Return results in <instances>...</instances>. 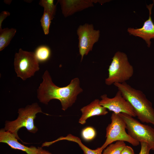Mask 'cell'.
Returning <instances> with one entry per match:
<instances>
[{"mask_svg": "<svg viewBox=\"0 0 154 154\" xmlns=\"http://www.w3.org/2000/svg\"><path fill=\"white\" fill-rule=\"evenodd\" d=\"M52 20L49 14L46 11H44L40 22L44 33L46 35H48L49 33L50 26Z\"/></svg>", "mask_w": 154, "mask_h": 154, "instance_id": "19", "label": "cell"}, {"mask_svg": "<svg viewBox=\"0 0 154 154\" xmlns=\"http://www.w3.org/2000/svg\"><path fill=\"white\" fill-rule=\"evenodd\" d=\"M38 113L46 114L42 112L41 107L37 103L19 108L17 118L14 121H6L4 129L14 134L18 140H21L17 133L21 128L25 127L29 132L33 133H35L38 131V128L34 124V120L36 114Z\"/></svg>", "mask_w": 154, "mask_h": 154, "instance_id": "3", "label": "cell"}, {"mask_svg": "<svg viewBox=\"0 0 154 154\" xmlns=\"http://www.w3.org/2000/svg\"><path fill=\"white\" fill-rule=\"evenodd\" d=\"M100 104L116 114L123 113L132 117L136 116L134 109L129 102L123 96L121 92L118 90L115 96L110 98L106 94L102 95Z\"/></svg>", "mask_w": 154, "mask_h": 154, "instance_id": "9", "label": "cell"}, {"mask_svg": "<svg viewBox=\"0 0 154 154\" xmlns=\"http://www.w3.org/2000/svg\"><path fill=\"white\" fill-rule=\"evenodd\" d=\"M17 31L14 28H5L0 29V51L3 50L9 44Z\"/></svg>", "mask_w": 154, "mask_h": 154, "instance_id": "15", "label": "cell"}, {"mask_svg": "<svg viewBox=\"0 0 154 154\" xmlns=\"http://www.w3.org/2000/svg\"><path fill=\"white\" fill-rule=\"evenodd\" d=\"M5 1H4V2L5 3L7 4H10L11 3V1L10 0H6Z\"/></svg>", "mask_w": 154, "mask_h": 154, "instance_id": "25", "label": "cell"}, {"mask_svg": "<svg viewBox=\"0 0 154 154\" xmlns=\"http://www.w3.org/2000/svg\"><path fill=\"white\" fill-rule=\"evenodd\" d=\"M125 122L128 134L140 143H147L151 150H154V129L151 126L141 123L126 114H119Z\"/></svg>", "mask_w": 154, "mask_h": 154, "instance_id": "6", "label": "cell"}, {"mask_svg": "<svg viewBox=\"0 0 154 154\" xmlns=\"http://www.w3.org/2000/svg\"><path fill=\"white\" fill-rule=\"evenodd\" d=\"M153 3L147 5V7L149 11V19L145 21L142 27L140 28L134 29L129 28L127 32L131 35L138 37L144 40L147 44L148 47L151 46V39L154 38V24L151 18V10Z\"/></svg>", "mask_w": 154, "mask_h": 154, "instance_id": "10", "label": "cell"}, {"mask_svg": "<svg viewBox=\"0 0 154 154\" xmlns=\"http://www.w3.org/2000/svg\"><path fill=\"white\" fill-rule=\"evenodd\" d=\"M96 135L94 129L91 127H88L84 128L81 132L82 136L85 140L90 141L94 139Z\"/></svg>", "mask_w": 154, "mask_h": 154, "instance_id": "20", "label": "cell"}, {"mask_svg": "<svg viewBox=\"0 0 154 154\" xmlns=\"http://www.w3.org/2000/svg\"><path fill=\"white\" fill-rule=\"evenodd\" d=\"M39 62H44L50 58L51 51L50 48L45 46H41L37 47L34 52Z\"/></svg>", "mask_w": 154, "mask_h": 154, "instance_id": "17", "label": "cell"}, {"mask_svg": "<svg viewBox=\"0 0 154 154\" xmlns=\"http://www.w3.org/2000/svg\"><path fill=\"white\" fill-rule=\"evenodd\" d=\"M10 15V13L7 11L1 12L0 14V29H2V24L3 20Z\"/></svg>", "mask_w": 154, "mask_h": 154, "instance_id": "22", "label": "cell"}, {"mask_svg": "<svg viewBox=\"0 0 154 154\" xmlns=\"http://www.w3.org/2000/svg\"><path fill=\"white\" fill-rule=\"evenodd\" d=\"M82 115L78 122L84 124L89 118L95 116L105 115L108 113L107 109L100 104V100L96 99L90 104L80 109Z\"/></svg>", "mask_w": 154, "mask_h": 154, "instance_id": "13", "label": "cell"}, {"mask_svg": "<svg viewBox=\"0 0 154 154\" xmlns=\"http://www.w3.org/2000/svg\"><path fill=\"white\" fill-rule=\"evenodd\" d=\"M114 84L131 104L137 118L142 123L154 125V109L151 103L143 92L132 87L126 82Z\"/></svg>", "mask_w": 154, "mask_h": 154, "instance_id": "2", "label": "cell"}, {"mask_svg": "<svg viewBox=\"0 0 154 154\" xmlns=\"http://www.w3.org/2000/svg\"><path fill=\"white\" fill-rule=\"evenodd\" d=\"M67 140L77 143L83 151L84 154H102L103 150L101 147L92 150L84 145L80 138L71 134H69L66 137H60L55 140L56 142L61 140Z\"/></svg>", "mask_w": 154, "mask_h": 154, "instance_id": "14", "label": "cell"}, {"mask_svg": "<svg viewBox=\"0 0 154 154\" xmlns=\"http://www.w3.org/2000/svg\"><path fill=\"white\" fill-rule=\"evenodd\" d=\"M0 142L6 143L11 148L25 151L27 154H38L37 148L33 146L28 147L21 144L14 134L4 128L0 130Z\"/></svg>", "mask_w": 154, "mask_h": 154, "instance_id": "12", "label": "cell"}, {"mask_svg": "<svg viewBox=\"0 0 154 154\" xmlns=\"http://www.w3.org/2000/svg\"><path fill=\"white\" fill-rule=\"evenodd\" d=\"M42 81L37 90V98L39 101L48 104L53 99L59 100L62 109L65 111L75 102L78 96L83 92L80 87V81L78 78L72 80L66 86L60 87L53 82L51 77L47 70L42 75Z\"/></svg>", "mask_w": 154, "mask_h": 154, "instance_id": "1", "label": "cell"}, {"mask_svg": "<svg viewBox=\"0 0 154 154\" xmlns=\"http://www.w3.org/2000/svg\"><path fill=\"white\" fill-rule=\"evenodd\" d=\"M39 62L34 52L19 49L15 54L14 62L17 76L25 80L33 76L39 70Z\"/></svg>", "mask_w": 154, "mask_h": 154, "instance_id": "7", "label": "cell"}, {"mask_svg": "<svg viewBox=\"0 0 154 154\" xmlns=\"http://www.w3.org/2000/svg\"><path fill=\"white\" fill-rule=\"evenodd\" d=\"M111 119V123L106 129V141L101 147L103 150L110 144L117 141H126L135 146L139 145V142L132 138L126 131V123L119 114L113 112Z\"/></svg>", "mask_w": 154, "mask_h": 154, "instance_id": "5", "label": "cell"}, {"mask_svg": "<svg viewBox=\"0 0 154 154\" xmlns=\"http://www.w3.org/2000/svg\"><path fill=\"white\" fill-rule=\"evenodd\" d=\"M105 83L108 86L125 82L133 76L134 69L125 53L118 51L114 54L108 69Z\"/></svg>", "mask_w": 154, "mask_h": 154, "instance_id": "4", "label": "cell"}, {"mask_svg": "<svg viewBox=\"0 0 154 154\" xmlns=\"http://www.w3.org/2000/svg\"><path fill=\"white\" fill-rule=\"evenodd\" d=\"M140 143L141 147L139 154H149L151 149L147 143L144 142H140Z\"/></svg>", "mask_w": 154, "mask_h": 154, "instance_id": "21", "label": "cell"}, {"mask_svg": "<svg viewBox=\"0 0 154 154\" xmlns=\"http://www.w3.org/2000/svg\"><path fill=\"white\" fill-rule=\"evenodd\" d=\"M58 2L65 17L94 5L93 0H59Z\"/></svg>", "mask_w": 154, "mask_h": 154, "instance_id": "11", "label": "cell"}, {"mask_svg": "<svg viewBox=\"0 0 154 154\" xmlns=\"http://www.w3.org/2000/svg\"><path fill=\"white\" fill-rule=\"evenodd\" d=\"M78 36L79 52L82 61L84 55L92 50L94 44L98 40L100 31L94 29L92 24L80 25L77 30Z\"/></svg>", "mask_w": 154, "mask_h": 154, "instance_id": "8", "label": "cell"}, {"mask_svg": "<svg viewBox=\"0 0 154 154\" xmlns=\"http://www.w3.org/2000/svg\"><path fill=\"white\" fill-rule=\"evenodd\" d=\"M121 154H135V153L131 147L126 145L122 150Z\"/></svg>", "mask_w": 154, "mask_h": 154, "instance_id": "23", "label": "cell"}, {"mask_svg": "<svg viewBox=\"0 0 154 154\" xmlns=\"http://www.w3.org/2000/svg\"><path fill=\"white\" fill-rule=\"evenodd\" d=\"M39 4L44 8V11L47 12L50 15L52 19L54 18L55 15L56 5L54 3L53 0H41Z\"/></svg>", "mask_w": 154, "mask_h": 154, "instance_id": "18", "label": "cell"}, {"mask_svg": "<svg viewBox=\"0 0 154 154\" xmlns=\"http://www.w3.org/2000/svg\"><path fill=\"white\" fill-rule=\"evenodd\" d=\"M126 145L124 141H117L115 143H111L107 147L102 154H121Z\"/></svg>", "mask_w": 154, "mask_h": 154, "instance_id": "16", "label": "cell"}, {"mask_svg": "<svg viewBox=\"0 0 154 154\" xmlns=\"http://www.w3.org/2000/svg\"><path fill=\"white\" fill-rule=\"evenodd\" d=\"M38 154H52L48 151L43 149L42 147H38Z\"/></svg>", "mask_w": 154, "mask_h": 154, "instance_id": "24", "label": "cell"}]
</instances>
